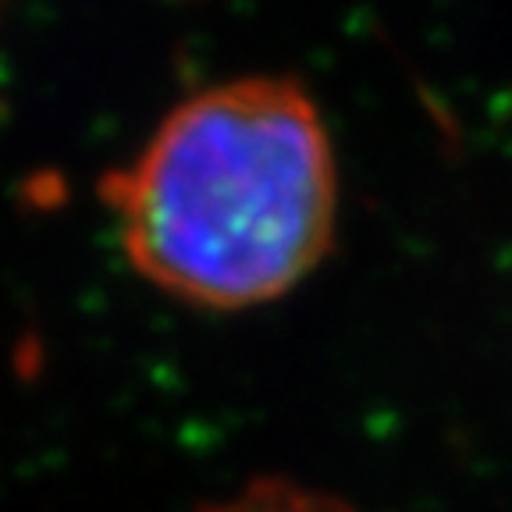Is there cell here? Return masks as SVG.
Returning <instances> with one entry per match:
<instances>
[{
    "label": "cell",
    "instance_id": "7a4b0ae2",
    "mask_svg": "<svg viewBox=\"0 0 512 512\" xmlns=\"http://www.w3.org/2000/svg\"><path fill=\"white\" fill-rule=\"evenodd\" d=\"M200 512H360L331 491L306 488L288 477H256L232 495L207 502Z\"/></svg>",
    "mask_w": 512,
    "mask_h": 512
},
{
    "label": "cell",
    "instance_id": "6da1fadb",
    "mask_svg": "<svg viewBox=\"0 0 512 512\" xmlns=\"http://www.w3.org/2000/svg\"><path fill=\"white\" fill-rule=\"evenodd\" d=\"M100 196L139 278L200 310H249L328 260L338 160L296 79L249 75L168 111Z\"/></svg>",
    "mask_w": 512,
    "mask_h": 512
}]
</instances>
